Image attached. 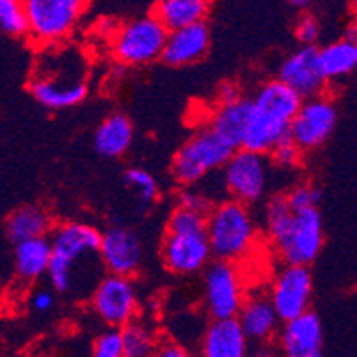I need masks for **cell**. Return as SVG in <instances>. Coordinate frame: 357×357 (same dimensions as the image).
I'll list each match as a JSON object with an SVG mask.
<instances>
[{"label":"cell","mask_w":357,"mask_h":357,"mask_svg":"<svg viewBox=\"0 0 357 357\" xmlns=\"http://www.w3.org/2000/svg\"><path fill=\"white\" fill-rule=\"evenodd\" d=\"M40 59L34 66L29 93L36 102L50 110H63L79 105L89 93L86 63L77 48L63 43L41 47Z\"/></svg>","instance_id":"6da1fadb"},{"label":"cell","mask_w":357,"mask_h":357,"mask_svg":"<svg viewBox=\"0 0 357 357\" xmlns=\"http://www.w3.org/2000/svg\"><path fill=\"white\" fill-rule=\"evenodd\" d=\"M267 233L275 252L284 265H306L322 252L324 235L322 213L318 208L294 212L284 194L272 196L265 210Z\"/></svg>","instance_id":"7a4b0ae2"},{"label":"cell","mask_w":357,"mask_h":357,"mask_svg":"<svg viewBox=\"0 0 357 357\" xmlns=\"http://www.w3.org/2000/svg\"><path fill=\"white\" fill-rule=\"evenodd\" d=\"M303 98L279 79L263 84L251 98V116L242 148L268 155L290 135V125Z\"/></svg>","instance_id":"3957f363"},{"label":"cell","mask_w":357,"mask_h":357,"mask_svg":"<svg viewBox=\"0 0 357 357\" xmlns=\"http://www.w3.org/2000/svg\"><path fill=\"white\" fill-rule=\"evenodd\" d=\"M206 236L213 259L238 263L255 249L258 229L249 204L226 199L206 213Z\"/></svg>","instance_id":"277c9868"},{"label":"cell","mask_w":357,"mask_h":357,"mask_svg":"<svg viewBox=\"0 0 357 357\" xmlns=\"http://www.w3.org/2000/svg\"><path fill=\"white\" fill-rule=\"evenodd\" d=\"M52 258L47 275L55 291L68 294L75 283L77 263L98 255L102 231L87 222H64L52 228Z\"/></svg>","instance_id":"5b68a950"},{"label":"cell","mask_w":357,"mask_h":357,"mask_svg":"<svg viewBox=\"0 0 357 357\" xmlns=\"http://www.w3.org/2000/svg\"><path fill=\"white\" fill-rule=\"evenodd\" d=\"M167 34V29L153 15H146L119 25L110 38V50L121 66H148L160 61Z\"/></svg>","instance_id":"8992f818"},{"label":"cell","mask_w":357,"mask_h":357,"mask_svg":"<svg viewBox=\"0 0 357 357\" xmlns=\"http://www.w3.org/2000/svg\"><path fill=\"white\" fill-rule=\"evenodd\" d=\"M235 149L224 144L212 130H199L174 153L171 174L181 187L197 185L226 164Z\"/></svg>","instance_id":"52a82bcc"},{"label":"cell","mask_w":357,"mask_h":357,"mask_svg":"<svg viewBox=\"0 0 357 357\" xmlns=\"http://www.w3.org/2000/svg\"><path fill=\"white\" fill-rule=\"evenodd\" d=\"M89 0H24L27 36L38 47L64 43L75 31Z\"/></svg>","instance_id":"ba28073f"},{"label":"cell","mask_w":357,"mask_h":357,"mask_svg":"<svg viewBox=\"0 0 357 357\" xmlns=\"http://www.w3.org/2000/svg\"><path fill=\"white\" fill-rule=\"evenodd\" d=\"M220 169L224 189L231 199L243 204H255L263 199L271 174V160L267 155L238 148Z\"/></svg>","instance_id":"9c48e42d"},{"label":"cell","mask_w":357,"mask_h":357,"mask_svg":"<svg viewBox=\"0 0 357 357\" xmlns=\"http://www.w3.org/2000/svg\"><path fill=\"white\" fill-rule=\"evenodd\" d=\"M203 295L210 318L236 317L245 298L242 274L236 263L226 259L208 263L204 267Z\"/></svg>","instance_id":"30bf717a"},{"label":"cell","mask_w":357,"mask_h":357,"mask_svg":"<svg viewBox=\"0 0 357 357\" xmlns=\"http://www.w3.org/2000/svg\"><path fill=\"white\" fill-rule=\"evenodd\" d=\"M337 125L336 103L322 95L304 98L290 125V135L295 144L306 151H313L326 144Z\"/></svg>","instance_id":"8fae6325"},{"label":"cell","mask_w":357,"mask_h":357,"mask_svg":"<svg viewBox=\"0 0 357 357\" xmlns=\"http://www.w3.org/2000/svg\"><path fill=\"white\" fill-rule=\"evenodd\" d=\"M91 306L105 326L121 329L137 317V288L132 278L107 274L91 295Z\"/></svg>","instance_id":"7c38bea8"},{"label":"cell","mask_w":357,"mask_h":357,"mask_svg":"<svg viewBox=\"0 0 357 357\" xmlns=\"http://www.w3.org/2000/svg\"><path fill=\"white\" fill-rule=\"evenodd\" d=\"M268 298L281 322L310 310L313 298V275L310 267L284 265L272 279Z\"/></svg>","instance_id":"4fadbf2b"},{"label":"cell","mask_w":357,"mask_h":357,"mask_svg":"<svg viewBox=\"0 0 357 357\" xmlns=\"http://www.w3.org/2000/svg\"><path fill=\"white\" fill-rule=\"evenodd\" d=\"M160 256L164 267L171 274L194 275L203 272L204 267L212 261L206 231H165Z\"/></svg>","instance_id":"5bb4252c"},{"label":"cell","mask_w":357,"mask_h":357,"mask_svg":"<svg viewBox=\"0 0 357 357\" xmlns=\"http://www.w3.org/2000/svg\"><path fill=\"white\" fill-rule=\"evenodd\" d=\"M98 256L109 274L134 278L142 263V243L135 231L112 226L100 236Z\"/></svg>","instance_id":"9a60e30c"},{"label":"cell","mask_w":357,"mask_h":357,"mask_svg":"<svg viewBox=\"0 0 357 357\" xmlns=\"http://www.w3.org/2000/svg\"><path fill=\"white\" fill-rule=\"evenodd\" d=\"M275 343L287 357H320L324 354L322 320L311 310L284 320L279 326Z\"/></svg>","instance_id":"2e32d148"},{"label":"cell","mask_w":357,"mask_h":357,"mask_svg":"<svg viewBox=\"0 0 357 357\" xmlns=\"http://www.w3.org/2000/svg\"><path fill=\"white\" fill-rule=\"evenodd\" d=\"M278 79L291 87L303 100L326 93L327 80L318 66L317 45H303L288 55L279 66Z\"/></svg>","instance_id":"e0dca14e"},{"label":"cell","mask_w":357,"mask_h":357,"mask_svg":"<svg viewBox=\"0 0 357 357\" xmlns=\"http://www.w3.org/2000/svg\"><path fill=\"white\" fill-rule=\"evenodd\" d=\"M212 43V32L204 20L169 31L160 59L171 68L192 66L206 57Z\"/></svg>","instance_id":"ac0fdd59"},{"label":"cell","mask_w":357,"mask_h":357,"mask_svg":"<svg viewBox=\"0 0 357 357\" xmlns=\"http://www.w3.org/2000/svg\"><path fill=\"white\" fill-rule=\"evenodd\" d=\"M236 320L248 337V342L255 345H268L275 342L279 326H281V320L272 306L271 298L265 294H255L249 297L245 295L236 313Z\"/></svg>","instance_id":"d6986e66"},{"label":"cell","mask_w":357,"mask_h":357,"mask_svg":"<svg viewBox=\"0 0 357 357\" xmlns=\"http://www.w3.org/2000/svg\"><path fill=\"white\" fill-rule=\"evenodd\" d=\"M249 345L236 317L212 318L203 334L201 354L204 357H243L248 356Z\"/></svg>","instance_id":"ffe728a7"},{"label":"cell","mask_w":357,"mask_h":357,"mask_svg":"<svg viewBox=\"0 0 357 357\" xmlns=\"http://www.w3.org/2000/svg\"><path fill=\"white\" fill-rule=\"evenodd\" d=\"M251 116V98H238L231 103H219L208 128L231 149L242 148Z\"/></svg>","instance_id":"44dd1931"},{"label":"cell","mask_w":357,"mask_h":357,"mask_svg":"<svg viewBox=\"0 0 357 357\" xmlns=\"http://www.w3.org/2000/svg\"><path fill=\"white\" fill-rule=\"evenodd\" d=\"M134 141V126L126 116L112 114L103 119L95 132L96 153L105 158H121Z\"/></svg>","instance_id":"7402d4cb"},{"label":"cell","mask_w":357,"mask_h":357,"mask_svg":"<svg viewBox=\"0 0 357 357\" xmlns=\"http://www.w3.org/2000/svg\"><path fill=\"white\" fill-rule=\"evenodd\" d=\"M15 271L22 281L34 283L48 271L52 245L48 236H38L15 243Z\"/></svg>","instance_id":"603a6c76"},{"label":"cell","mask_w":357,"mask_h":357,"mask_svg":"<svg viewBox=\"0 0 357 357\" xmlns=\"http://www.w3.org/2000/svg\"><path fill=\"white\" fill-rule=\"evenodd\" d=\"M54 228L52 215L40 204H24L6 220V233L13 243L47 236Z\"/></svg>","instance_id":"cb8c5ba5"},{"label":"cell","mask_w":357,"mask_h":357,"mask_svg":"<svg viewBox=\"0 0 357 357\" xmlns=\"http://www.w3.org/2000/svg\"><path fill=\"white\" fill-rule=\"evenodd\" d=\"M318 66L327 84L343 80L357 66V45L347 38L318 48Z\"/></svg>","instance_id":"d4e9b609"},{"label":"cell","mask_w":357,"mask_h":357,"mask_svg":"<svg viewBox=\"0 0 357 357\" xmlns=\"http://www.w3.org/2000/svg\"><path fill=\"white\" fill-rule=\"evenodd\" d=\"M208 9L210 0H157L151 15L167 31H176L185 25L204 20Z\"/></svg>","instance_id":"484cf974"},{"label":"cell","mask_w":357,"mask_h":357,"mask_svg":"<svg viewBox=\"0 0 357 357\" xmlns=\"http://www.w3.org/2000/svg\"><path fill=\"white\" fill-rule=\"evenodd\" d=\"M123 334V357H149L155 356L157 337L144 324L128 322L121 327Z\"/></svg>","instance_id":"4316f807"},{"label":"cell","mask_w":357,"mask_h":357,"mask_svg":"<svg viewBox=\"0 0 357 357\" xmlns=\"http://www.w3.org/2000/svg\"><path fill=\"white\" fill-rule=\"evenodd\" d=\"M0 31L13 38H25L29 32L24 0H0Z\"/></svg>","instance_id":"83f0119b"},{"label":"cell","mask_w":357,"mask_h":357,"mask_svg":"<svg viewBox=\"0 0 357 357\" xmlns=\"http://www.w3.org/2000/svg\"><path fill=\"white\" fill-rule=\"evenodd\" d=\"M128 189L137 196L142 204H153L158 197V183L151 173L146 169L132 167L128 169L123 176Z\"/></svg>","instance_id":"f1b7e54d"},{"label":"cell","mask_w":357,"mask_h":357,"mask_svg":"<svg viewBox=\"0 0 357 357\" xmlns=\"http://www.w3.org/2000/svg\"><path fill=\"white\" fill-rule=\"evenodd\" d=\"M165 231L187 233V231H206V213L196 210L178 206L171 212Z\"/></svg>","instance_id":"f546056e"},{"label":"cell","mask_w":357,"mask_h":357,"mask_svg":"<svg viewBox=\"0 0 357 357\" xmlns=\"http://www.w3.org/2000/svg\"><path fill=\"white\" fill-rule=\"evenodd\" d=\"M271 164L278 165L279 169H287V171H291V169L298 167L303 164L304 151L295 144V141L291 139V135L284 137L283 141H279L278 144L274 146L271 153L267 155Z\"/></svg>","instance_id":"4dcf8cb0"},{"label":"cell","mask_w":357,"mask_h":357,"mask_svg":"<svg viewBox=\"0 0 357 357\" xmlns=\"http://www.w3.org/2000/svg\"><path fill=\"white\" fill-rule=\"evenodd\" d=\"M287 196L288 204L294 212H303V210L310 208H318V203H320V190L317 187H313L311 183H297L294 185Z\"/></svg>","instance_id":"1f68e13d"},{"label":"cell","mask_w":357,"mask_h":357,"mask_svg":"<svg viewBox=\"0 0 357 357\" xmlns=\"http://www.w3.org/2000/svg\"><path fill=\"white\" fill-rule=\"evenodd\" d=\"M95 357H123V334L119 327H109L93 343Z\"/></svg>","instance_id":"d6a6232c"},{"label":"cell","mask_w":357,"mask_h":357,"mask_svg":"<svg viewBox=\"0 0 357 357\" xmlns=\"http://www.w3.org/2000/svg\"><path fill=\"white\" fill-rule=\"evenodd\" d=\"M178 206H185V208L196 210L201 213H208L210 208L213 206L212 199H210L203 190L196 189V185H189V187H183L180 194H178Z\"/></svg>","instance_id":"836d02e7"},{"label":"cell","mask_w":357,"mask_h":357,"mask_svg":"<svg viewBox=\"0 0 357 357\" xmlns=\"http://www.w3.org/2000/svg\"><path fill=\"white\" fill-rule=\"evenodd\" d=\"M320 34H322V27L313 15L301 16V20L295 25V38L301 45H317Z\"/></svg>","instance_id":"e575fe53"},{"label":"cell","mask_w":357,"mask_h":357,"mask_svg":"<svg viewBox=\"0 0 357 357\" xmlns=\"http://www.w3.org/2000/svg\"><path fill=\"white\" fill-rule=\"evenodd\" d=\"M54 294L48 290H38L31 298V306L34 307L38 313H48L54 307Z\"/></svg>","instance_id":"d590c367"},{"label":"cell","mask_w":357,"mask_h":357,"mask_svg":"<svg viewBox=\"0 0 357 357\" xmlns=\"http://www.w3.org/2000/svg\"><path fill=\"white\" fill-rule=\"evenodd\" d=\"M242 98V91L235 82H224L219 87V103H231Z\"/></svg>","instance_id":"8d00e7d4"},{"label":"cell","mask_w":357,"mask_h":357,"mask_svg":"<svg viewBox=\"0 0 357 357\" xmlns=\"http://www.w3.org/2000/svg\"><path fill=\"white\" fill-rule=\"evenodd\" d=\"M155 354L160 357H187L189 356V352L183 349L181 345H178L176 342H165L162 343V345H158L157 343V350H155Z\"/></svg>","instance_id":"74e56055"},{"label":"cell","mask_w":357,"mask_h":357,"mask_svg":"<svg viewBox=\"0 0 357 357\" xmlns=\"http://www.w3.org/2000/svg\"><path fill=\"white\" fill-rule=\"evenodd\" d=\"M356 34H357L356 25L350 24V27L345 31V38H347V40H350V41H356Z\"/></svg>","instance_id":"f35d334b"},{"label":"cell","mask_w":357,"mask_h":357,"mask_svg":"<svg viewBox=\"0 0 357 357\" xmlns=\"http://www.w3.org/2000/svg\"><path fill=\"white\" fill-rule=\"evenodd\" d=\"M291 6H295V8H307V6L313 2V0H288Z\"/></svg>","instance_id":"ab89813d"}]
</instances>
